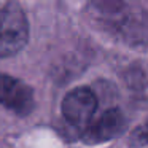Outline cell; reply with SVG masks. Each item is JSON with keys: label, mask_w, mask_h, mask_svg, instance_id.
Masks as SVG:
<instances>
[{"label": "cell", "mask_w": 148, "mask_h": 148, "mask_svg": "<svg viewBox=\"0 0 148 148\" xmlns=\"http://www.w3.org/2000/svg\"><path fill=\"white\" fill-rule=\"evenodd\" d=\"M29 42V21L14 2L0 3V58L13 56Z\"/></svg>", "instance_id": "1"}, {"label": "cell", "mask_w": 148, "mask_h": 148, "mask_svg": "<svg viewBox=\"0 0 148 148\" xmlns=\"http://www.w3.org/2000/svg\"><path fill=\"white\" fill-rule=\"evenodd\" d=\"M97 96L91 88L80 86L64 97L61 112L64 119L78 131H83L94 119L97 110Z\"/></svg>", "instance_id": "2"}, {"label": "cell", "mask_w": 148, "mask_h": 148, "mask_svg": "<svg viewBox=\"0 0 148 148\" xmlns=\"http://www.w3.org/2000/svg\"><path fill=\"white\" fill-rule=\"evenodd\" d=\"M126 127V118L116 107L103 112L81 131V140L86 145H100L116 138Z\"/></svg>", "instance_id": "3"}, {"label": "cell", "mask_w": 148, "mask_h": 148, "mask_svg": "<svg viewBox=\"0 0 148 148\" xmlns=\"http://www.w3.org/2000/svg\"><path fill=\"white\" fill-rule=\"evenodd\" d=\"M0 103L16 115L26 116L34 110V91L23 80L0 73Z\"/></svg>", "instance_id": "4"}, {"label": "cell", "mask_w": 148, "mask_h": 148, "mask_svg": "<svg viewBox=\"0 0 148 148\" xmlns=\"http://www.w3.org/2000/svg\"><path fill=\"white\" fill-rule=\"evenodd\" d=\"M131 143L134 147H143V145L148 143V119L143 121L131 134Z\"/></svg>", "instance_id": "5"}]
</instances>
